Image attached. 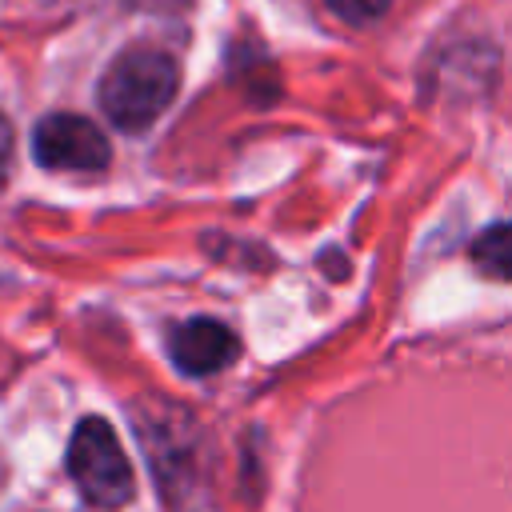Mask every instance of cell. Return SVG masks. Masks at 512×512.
I'll use <instances>...</instances> for the list:
<instances>
[{
  "instance_id": "3957f363",
  "label": "cell",
  "mask_w": 512,
  "mask_h": 512,
  "mask_svg": "<svg viewBox=\"0 0 512 512\" xmlns=\"http://www.w3.org/2000/svg\"><path fill=\"white\" fill-rule=\"evenodd\" d=\"M32 152L52 172H100L108 168V140L88 116L52 112L32 132Z\"/></svg>"
},
{
  "instance_id": "5b68a950",
  "label": "cell",
  "mask_w": 512,
  "mask_h": 512,
  "mask_svg": "<svg viewBox=\"0 0 512 512\" xmlns=\"http://www.w3.org/2000/svg\"><path fill=\"white\" fill-rule=\"evenodd\" d=\"M472 260L480 264L484 276H492V280H508V272H512V252H508V224H504V220L488 224V228L476 236V244H472Z\"/></svg>"
},
{
  "instance_id": "8992f818",
  "label": "cell",
  "mask_w": 512,
  "mask_h": 512,
  "mask_svg": "<svg viewBox=\"0 0 512 512\" xmlns=\"http://www.w3.org/2000/svg\"><path fill=\"white\" fill-rule=\"evenodd\" d=\"M340 20H352V24H372L376 16L388 12L392 0H324Z\"/></svg>"
},
{
  "instance_id": "277c9868",
  "label": "cell",
  "mask_w": 512,
  "mask_h": 512,
  "mask_svg": "<svg viewBox=\"0 0 512 512\" xmlns=\"http://www.w3.org/2000/svg\"><path fill=\"white\" fill-rule=\"evenodd\" d=\"M168 356L180 372L188 376H212L220 368H228L240 356V344L232 336V328H224L220 320L196 316L188 324H180L168 340Z\"/></svg>"
},
{
  "instance_id": "7a4b0ae2",
  "label": "cell",
  "mask_w": 512,
  "mask_h": 512,
  "mask_svg": "<svg viewBox=\"0 0 512 512\" xmlns=\"http://www.w3.org/2000/svg\"><path fill=\"white\" fill-rule=\"evenodd\" d=\"M68 476L96 508H124L132 500V468L108 420L84 416L68 440Z\"/></svg>"
},
{
  "instance_id": "52a82bcc",
  "label": "cell",
  "mask_w": 512,
  "mask_h": 512,
  "mask_svg": "<svg viewBox=\"0 0 512 512\" xmlns=\"http://www.w3.org/2000/svg\"><path fill=\"white\" fill-rule=\"evenodd\" d=\"M8 168H12V124H8V116L0 112V188H4V180H8Z\"/></svg>"
},
{
  "instance_id": "6da1fadb",
  "label": "cell",
  "mask_w": 512,
  "mask_h": 512,
  "mask_svg": "<svg viewBox=\"0 0 512 512\" xmlns=\"http://www.w3.org/2000/svg\"><path fill=\"white\" fill-rule=\"evenodd\" d=\"M180 88V68L160 48H128L120 52L100 80V108L116 128L140 132L148 128Z\"/></svg>"
}]
</instances>
